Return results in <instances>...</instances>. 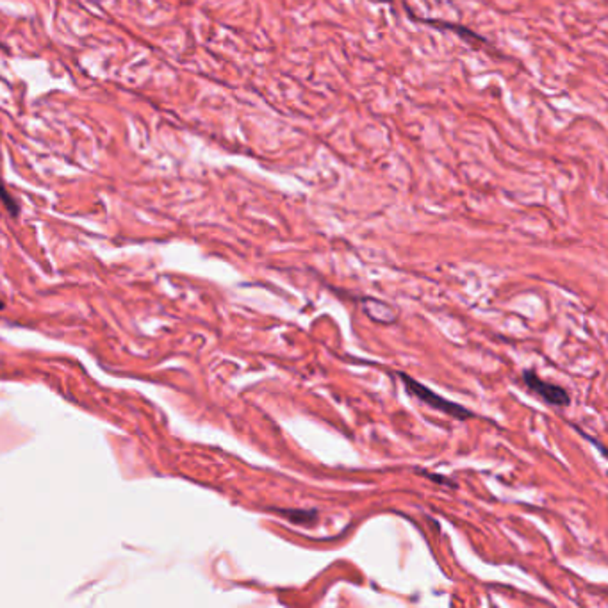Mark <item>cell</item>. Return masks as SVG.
<instances>
[{"label":"cell","instance_id":"obj_1","mask_svg":"<svg viewBox=\"0 0 608 608\" xmlns=\"http://www.w3.org/2000/svg\"><path fill=\"white\" fill-rule=\"evenodd\" d=\"M398 377L402 378L403 385H405V389L409 391V394L418 398L419 402H423L425 405H429V407L436 409V411L443 412V414L450 416V418L457 419V421H466V419L473 418L471 411H468V409L458 405V403L443 398V396H439L437 392H434L432 389H429L426 385L419 384L418 380L409 377L407 373H398Z\"/></svg>","mask_w":608,"mask_h":608},{"label":"cell","instance_id":"obj_2","mask_svg":"<svg viewBox=\"0 0 608 608\" xmlns=\"http://www.w3.org/2000/svg\"><path fill=\"white\" fill-rule=\"evenodd\" d=\"M523 384H525L533 394H537L540 399H544L547 405H553V407H567L569 403H571L569 392L565 391L562 385L543 380L533 369L523 371Z\"/></svg>","mask_w":608,"mask_h":608},{"label":"cell","instance_id":"obj_3","mask_svg":"<svg viewBox=\"0 0 608 608\" xmlns=\"http://www.w3.org/2000/svg\"><path fill=\"white\" fill-rule=\"evenodd\" d=\"M282 515L289 519L295 525H314L318 521L316 510H300V508H291V510H278Z\"/></svg>","mask_w":608,"mask_h":608},{"label":"cell","instance_id":"obj_4","mask_svg":"<svg viewBox=\"0 0 608 608\" xmlns=\"http://www.w3.org/2000/svg\"><path fill=\"white\" fill-rule=\"evenodd\" d=\"M425 22L430 23V26H434V27H446V29H450L451 33H455L457 36H461L462 40L486 41L482 36H480V34L471 33V31L466 29V27H462V26H455V23H444V22H439V20H425Z\"/></svg>","mask_w":608,"mask_h":608},{"label":"cell","instance_id":"obj_5","mask_svg":"<svg viewBox=\"0 0 608 608\" xmlns=\"http://www.w3.org/2000/svg\"><path fill=\"white\" fill-rule=\"evenodd\" d=\"M0 200L4 201L6 209H8L9 213L13 214V216H16V214H19V204H16L15 198H13L11 194H9L8 187L4 186V182H2V179H0Z\"/></svg>","mask_w":608,"mask_h":608},{"label":"cell","instance_id":"obj_6","mask_svg":"<svg viewBox=\"0 0 608 608\" xmlns=\"http://www.w3.org/2000/svg\"><path fill=\"white\" fill-rule=\"evenodd\" d=\"M0 307H2V302H0Z\"/></svg>","mask_w":608,"mask_h":608}]
</instances>
